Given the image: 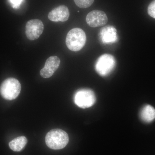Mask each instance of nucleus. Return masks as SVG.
Returning <instances> with one entry per match:
<instances>
[{
    "mask_svg": "<svg viewBox=\"0 0 155 155\" xmlns=\"http://www.w3.org/2000/svg\"><path fill=\"white\" fill-rule=\"evenodd\" d=\"M47 146L51 149L61 150L65 147L69 141V136L66 131L61 129L50 130L45 137Z\"/></svg>",
    "mask_w": 155,
    "mask_h": 155,
    "instance_id": "1",
    "label": "nucleus"
},
{
    "mask_svg": "<svg viewBox=\"0 0 155 155\" xmlns=\"http://www.w3.org/2000/svg\"><path fill=\"white\" fill-rule=\"evenodd\" d=\"M86 35L80 28H72L67 34L66 43L67 48L72 51H78L82 48L86 43Z\"/></svg>",
    "mask_w": 155,
    "mask_h": 155,
    "instance_id": "2",
    "label": "nucleus"
},
{
    "mask_svg": "<svg viewBox=\"0 0 155 155\" xmlns=\"http://www.w3.org/2000/svg\"><path fill=\"white\" fill-rule=\"evenodd\" d=\"M21 84L19 81L13 78L5 79L0 86V94L5 99L13 100L19 95L21 91Z\"/></svg>",
    "mask_w": 155,
    "mask_h": 155,
    "instance_id": "3",
    "label": "nucleus"
},
{
    "mask_svg": "<svg viewBox=\"0 0 155 155\" xmlns=\"http://www.w3.org/2000/svg\"><path fill=\"white\" fill-rule=\"evenodd\" d=\"M74 101L75 104L79 107L83 109L91 107L95 103V95L91 90L81 89L75 93Z\"/></svg>",
    "mask_w": 155,
    "mask_h": 155,
    "instance_id": "4",
    "label": "nucleus"
},
{
    "mask_svg": "<svg viewBox=\"0 0 155 155\" xmlns=\"http://www.w3.org/2000/svg\"><path fill=\"white\" fill-rule=\"evenodd\" d=\"M115 65L116 61L114 56L109 54H104L97 60L95 69L97 72L101 76H105L112 72Z\"/></svg>",
    "mask_w": 155,
    "mask_h": 155,
    "instance_id": "5",
    "label": "nucleus"
},
{
    "mask_svg": "<svg viewBox=\"0 0 155 155\" xmlns=\"http://www.w3.org/2000/svg\"><path fill=\"white\" fill-rule=\"evenodd\" d=\"M44 28V24L41 20L38 19H31L26 23L25 35L30 40H35L41 35Z\"/></svg>",
    "mask_w": 155,
    "mask_h": 155,
    "instance_id": "6",
    "label": "nucleus"
},
{
    "mask_svg": "<svg viewBox=\"0 0 155 155\" xmlns=\"http://www.w3.org/2000/svg\"><path fill=\"white\" fill-rule=\"evenodd\" d=\"M108 17L105 13L100 10H94L86 16V21L88 25L91 27H101L108 22Z\"/></svg>",
    "mask_w": 155,
    "mask_h": 155,
    "instance_id": "7",
    "label": "nucleus"
},
{
    "mask_svg": "<svg viewBox=\"0 0 155 155\" xmlns=\"http://www.w3.org/2000/svg\"><path fill=\"white\" fill-rule=\"evenodd\" d=\"M61 60L57 56H51L46 61L44 67L40 71V75L44 78L51 77L59 68Z\"/></svg>",
    "mask_w": 155,
    "mask_h": 155,
    "instance_id": "8",
    "label": "nucleus"
},
{
    "mask_svg": "<svg viewBox=\"0 0 155 155\" xmlns=\"http://www.w3.org/2000/svg\"><path fill=\"white\" fill-rule=\"evenodd\" d=\"M69 11L67 6L61 5L53 9L48 15V18L53 22H65L69 19Z\"/></svg>",
    "mask_w": 155,
    "mask_h": 155,
    "instance_id": "9",
    "label": "nucleus"
},
{
    "mask_svg": "<svg viewBox=\"0 0 155 155\" xmlns=\"http://www.w3.org/2000/svg\"><path fill=\"white\" fill-rule=\"evenodd\" d=\"M99 35L101 41L104 44L115 43L118 41L117 31L114 26L111 25L102 28Z\"/></svg>",
    "mask_w": 155,
    "mask_h": 155,
    "instance_id": "10",
    "label": "nucleus"
},
{
    "mask_svg": "<svg viewBox=\"0 0 155 155\" xmlns=\"http://www.w3.org/2000/svg\"><path fill=\"white\" fill-rule=\"evenodd\" d=\"M140 117L145 123H150L155 119V109L150 105H146L142 108Z\"/></svg>",
    "mask_w": 155,
    "mask_h": 155,
    "instance_id": "11",
    "label": "nucleus"
},
{
    "mask_svg": "<svg viewBox=\"0 0 155 155\" xmlns=\"http://www.w3.org/2000/svg\"><path fill=\"white\" fill-rule=\"evenodd\" d=\"M27 142V138L25 137H19L10 142L9 146L11 149L14 151H21L25 147Z\"/></svg>",
    "mask_w": 155,
    "mask_h": 155,
    "instance_id": "12",
    "label": "nucleus"
},
{
    "mask_svg": "<svg viewBox=\"0 0 155 155\" xmlns=\"http://www.w3.org/2000/svg\"><path fill=\"white\" fill-rule=\"evenodd\" d=\"M76 5L81 8H86L92 5L94 0H74Z\"/></svg>",
    "mask_w": 155,
    "mask_h": 155,
    "instance_id": "13",
    "label": "nucleus"
},
{
    "mask_svg": "<svg viewBox=\"0 0 155 155\" xmlns=\"http://www.w3.org/2000/svg\"><path fill=\"white\" fill-rule=\"evenodd\" d=\"M147 11L149 15L155 19V0H153L150 3L148 7Z\"/></svg>",
    "mask_w": 155,
    "mask_h": 155,
    "instance_id": "14",
    "label": "nucleus"
},
{
    "mask_svg": "<svg viewBox=\"0 0 155 155\" xmlns=\"http://www.w3.org/2000/svg\"><path fill=\"white\" fill-rule=\"evenodd\" d=\"M11 7L14 9H19L24 0H8Z\"/></svg>",
    "mask_w": 155,
    "mask_h": 155,
    "instance_id": "15",
    "label": "nucleus"
}]
</instances>
